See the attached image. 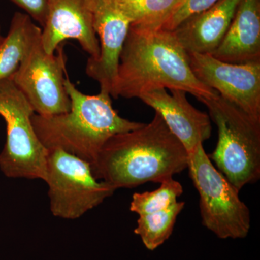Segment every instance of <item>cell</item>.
Segmentation results:
<instances>
[{"instance_id": "8", "label": "cell", "mask_w": 260, "mask_h": 260, "mask_svg": "<svg viewBox=\"0 0 260 260\" xmlns=\"http://www.w3.org/2000/svg\"><path fill=\"white\" fill-rule=\"evenodd\" d=\"M42 28L36 25L13 81L38 115L69 112L70 99L64 86L66 68L63 48L48 54L43 47Z\"/></svg>"}, {"instance_id": "4", "label": "cell", "mask_w": 260, "mask_h": 260, "mask_svg": "<svg viewBox=\"0 0 260 260\" xmlns=\"http://www.w3.org/2000/svg\"><path fill=\"white\" fill-rule=\"evenodd\" d=\"M218 127L215 150L208 155L238 190L260 178V121L223 97L201 99Z\"/></svg>"}, {"instance_id": "14", "label": "cell", "mask_w": 260, "mask_h": 260, "mask_svg": "<svg viewBox=\"0 0 260 260\" xmlns=\"http://www.w3.org/2000/svg\"><path fill=\"white\" fill-rule=\"evenodd\" d=\"M210 55L232 64L260 61V0H242L218 47Z\"/></svg>"}, {"instance_id": "6", "label": "cell", "mask_w": 260, "mask_h": 260, "mask_svg": "<svg viewBox=\"0 0 260 260\" xmlns=\"http://www.w3.org/2000/svg\"><path fill=\"white\" fill-rule=\"evenodd\" d=\"M35 114L12 78L0 81V116L6 124V142L0 170L9 178L47 179L48 150L32 123Z\"/></svg>"}, {"instance_id": "16", "label": "cell", "mask_w": 260, "mask_h": 260, "mask_svg": "<svg viewBox=\"0 0 260 260\" xmlns=\"http://www.w3.org/2000/svg\"><path fill=\"white\" fill-rule=\"evenodd\" d=\"M129 18L133 28L158 30L162 28L179 0H114Z\"/></svg>"}, {"instance_id": "3", "label": "cell", "mask_w": 260, "mask_h": 260, "mask_svg": "<svg viewBox=\"0 0 260 260\" xmlns=\"http://www.w3.org/2000/svg\"><path fill=\"white\" fill-rule=\"evenodd\" d=\"M64 86L70 99L69 112L49 116L34 114L32 117L38 138L47 150L61 149L91 166L109 138L144 124L119 116L107 92L82 93L67 75Z\"/></svg>"}, {"instance_id": "13", "label": "cell", "mask_w": 260, "mask_h": 260, "mask_svg": "<svg viewBox=\"0 0 260 260\" xmlns=\"http://www.w3.org/2000/svg\"><path fill=\"white\" fill-rule=\"evenodd\" d=\"M242 0H220L173 30L188 53L211 54L220 45Z\"/></svg>"}, {"instance_id": "20", "label": "cell", "mask_w": 260, "mask_h": 260, "mask_svg": "<svg viewBox=\"0 0 260 260\" xmlns=\"http://www.w3.org/2000/svg\"><path fill=\"white\" fill-rule=\"evenodd\" d=\"M27 13L30 18L44 26L47 20L49 0H10Z\"/></svg>"}, {"instance_id": "11", "label": "cell", "mask_w": 260, "mask_h": 260, "mask_svg": "<svg viewBox=\"0 0 260 260\" xmlns=\"http://www.w3.org/2000/svg\"><path fill=\"white\" fill-rule=\"evenodd\" d=\"M42 43L48 54H54L65 41H77L90 59L100 52L93 28V0H49Z\"/></svg>"}, {"instance_id": "7", "label": "cell", "mask_w": 260, "mask_h": 260, "mask_svg": "<svg viewBox=\"0 0 260 260\" xmlns=\"http://www.w3.org/2000/svg\"><path fill=\"white\" fill-rule=\"evenodd\" d=\"M45 182L53 215L75 220L102 204L116 189L94 177L91 166L59 148L48 150Z\"/></svg>"}, {"instance_id": "18", "label": "cell", "mask_w": 260, "mask_h": 260, "mask_svg": "<svg viewBox=\"0 0 260 260\" xmlns=\"http://www.w3.org/2000/svg\"><path fill=\"white\" fill-rule=\"evenodd\" d=\"M160 187L152 191L135 193L129 209L138 215H146L167 209L175 204L183 194V186L173 178L160 183Z\"/></svg>"}, {"instance_id": "10", "label": "cell", "mask_w": 260, "mask_h": 260, "mask_svg": "<svg viewBox=\"0 0 260 260\" xmlns=\"http://www.w3.org/2000/svg\"><path fill=\"white\" fill-rule=\"evenodd\" d=\"M93 16L100 52L96 59L88 58L85 71L99 83L100 90L111 95L131 22L114 0H93Z\"/></svg>"}, {"instance_id": "5", "label": "cell", "mask_w": 260, "mask_h": 260, "mask_svg": "<svg viewBox=\"0 0 260 260\" xmlns=\"http://www.w3.org/2000/svg\"><path fill=\"white\" fill-rule=\"evenodd\" d=\"M188 156L187 169L199 194L203 225L220 239L247 237L250 211L239 198V191L214 167L203 143L197 145Z\"/></svg>"}, {"instance_id": "2", "label": "cell", "mask_w": 260, "mask_h": 260, "mask_svg": "<svg viewBox=\"0 0 260 260\" xmlns=\"http://www.w3.org/2000/svg\"><path fill=\"white\" fill-rule=\"evenodd\" d=\"M188 153L155 112L138 129L114 135L91 165L94 177L114 189L161 183L187 169Z\"/></svg>"}, {"instance_id": "9", "label": "cell", "mask_w": 260, "mask_h": 260, "mask_svg": "<svg viewBox=\"0 0 260 260\" xmlns=\"http://www.w3.org/2000/svg\"><path fill=\"white\" fill-rule=\"evenodd\" d=\"M197 78L260 121V61L232 64L208 54L188 53Z\"/></svg>"}, {"instance_id": "19", "label": "cell", "mask_w": 260, "mask_h": 260, "mask_svg": "<svg viewBox=\"0 0 260 260\" xmlns=\"http://www.w3.org/2000/svg\"><path fill=\"white\" fill-rule=\"evenodd\" d=\"M220 0H182L164 23V30L173 31L186 19L209 9Z\"/></svg>"}, {"instance_id": "1", "label": "cell", "mask_w": 260, "mask_h": 260, "mask_svg": "<svg viewBox=\"0 0 260 260\" xmlns=\"http://www.w3.org/2000/svg\"><path fill=\"white\" fill-rule=\"evenodd\" d=\"M159 88L179 89L198 100L219 95L195 77L187 51L172 31L130 26L111 95L114 99H139Z\"/></svg>"}, {"instance_id": "21", "label": "cell", "mask_w": 260, "mask_h": 260, "mask_svg": "<svg viewBox=\"0 0 260 260\" xmlns=\"http://www.w3.org/2000/svg\"><path fill=\"white\" fill-rule=\"evenodd\" d=\"M4 37H3V34H2L1 27H0V44L3 42V39H4Z\"/></svg>"}, {"instance_id": "12", "label": "cell", "mask_w": 260, "mask_h": 260, "mask_svg": "<svg viewBox=\"0 0 260 260\" xmlns=\"http://www.w3.org/2000/svg\"><path fill=\"white\" fill-rule=\"evenodd\" d=\"M170 90L169 93L165 88L156 89L139 99L161 116L189 154L211 136V119L208 114L191 105L185 91L179 89Z\"/></svg>"}, {"instance_id": "17", "label": "cell", "mask_w": 260, "mask_h": 260, "mask_svg": "<svg viewBox=\"0 0 260 260\" xmlns=\"http://www.w3.org/2000/svg\"><path fill=\"white\" fill-rule=\"evenodd\" d=\"M184 205V202L177 201L167 209L139 215L134 232L140 236L147 249L155 250L171 237L178 215Z\"/></svg>"}, {"instance_id": "22", "label": "cell", "mask_w": 260, "mask_h": 260, "mask_svg": "<svg viewBox=\"0 0 260 260\" xmlns=\"http://www.w3.org/2000/svg\"><path fill=\"white\" fill-rule=\"evenodd\" d=\"M181 1H182V0H179V3H178V5H179V3H180Z\"/></svg>"}, {"instance_id": "15", "label": "cell", "mask_w": 260, "mask_h": 260, "mask_svg": "<svg viewBox=\"0 0 260 260\" xmlns=\"http://www.w3.org/2000/svg\"><path fill=\"white\" fill-rule=\"evenodd\" d=\"M36 25L27 14L15 13L13 15L8 35L0 44V81L13 78Z\"/></svg>"}]
</instances>
